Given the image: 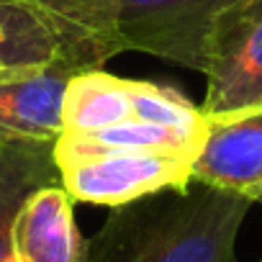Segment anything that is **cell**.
I'll use <instances>...</instances> for the list:
<instances>
[{
	"label": "cell",
	"mask_w": 262,
	"mask_h": 262,
	"mask_svg": "<svg viewBox=\"0 0 262 262\" xmlns=\"http://www.w3.org/2000/svg\"><path fill=\"white\" fill-rule=\"evenodd\" d=\"M254 201L193 180L111 208L88 239V262H236L239 226Z\"/></svg>",
	"instance_id": "6da1fadb"
},
{
	"label": "cell",
	"mask_w": 262,
	"mask_h": 262,
	"mask_svg": "<svg viewBox=\"0 0 262 262\" xmlns=\"http://www.w3.org/2000/svg\"><path fill=\"white\" fill-rule=\"evenodd\" d=\"M201 72L206 98L198 105L211 118L262 108V0H239L211 24Z\"/></svg>",
	"instance_id": "7a4b0ae2"
},
{
	"label": "cell",
	"mask_w": 262,
	"mask_h": 262,
	"mask_svg": "<svg viewBox=\"0 0 262 262\" xmlns=\"http://www.w3.org/2000/svg\"><path fill=\"white\" fill-rule=\"evenodd\" d=\"M54 160L70 198L90 206L116 208L160 190H185L193 183V157L170 152H103Z\"/></svg>",
	"instance_id": "3957f363"
},
{
	"label": "cell",
	"mask_w": 262,
	"mask_h": 262,
	"mask_svg": "<svg viewBox=\"0 0 262 262\" xmlns=\"http://www.w3.org/2000/svg\"><path fill=\"white\" fill-rule=\"evenodd\" d=\"M239 0H116L121 52H144L201 72L211 24Z\"/></svg>",
	"instance_id": "277c9868"
},
{
	"label": "cell",
	"mask_w": 262,
	"mask_h": 262,
	"mask_svg": "<svg viewBox=\"0 0 262 262\" xmlns=\"http://www.w3.org/2000/svg\"><path fill=\"white\" fill-rule=\"evenodd\" d=\"M64 62L0 77V142H57L70 80Z\"/></svg>",
	"instance_id": "5b68a950"
},
{
	"label": "cell",
	"mask_w": 262,
	"mask_h": 262,
	"mask_svg": "<svg viewBox=\"0 0 262 262\" xmlns=\"http://www.w3.org/2000/svg\"><path fill=\"white\" fill-rule=\"evenodd\" d=\"M193 180L252 201L262 193V108L208 121L206 142L193 160Z\"/></svg>",
	"instance_id": "8992f818"
},
{
	"label": "cell",
	"mask_w": 262,
	"mask_h": 262,
	"mask_svg": "<svg viewBox=\"0 0 262 262\" xmlns=\"http://www.w3.org/2000/svg\"><path fill=\"white\" fill-rule=\"evenodd\" d=\"M75 201L62 185L34 190L13 224L18 262H88V239L75 224Z\"/></svg>",
	"instance_id": "52a82bcc"
},
{
	"label": "cell",
	"mask_w": 262,
	"mask_h": 262,
	"mask_svg": "<svg viewBox=\"0 0 262 262\" xmlns=\"http://www.w3.org/2000/svg\"><path fill=\"white\" fill-rule=\"evenodd\" d=\"M36 11L59 41L75 70H100L121 54L116 34V0H21Z\"/></svg>",
	"instance_id": "ba28073f"
},
{
	"label": "cell",
	"mask_w": 262,
	"mask_h": 262,
	"mask_svg": "<svg viewBox=\"0 0 262 262\" xmlns=\"http://www.w3.org/2000/svg\"><path fill=\"white\" fill-rule=\"evenodd\" d=\"M47 185H62L54 142H0V262L13 254V224L24 201Z\"/></svg>",
	"instance_id": "9c48e42d"
},
{
	"label": "cell",
	"mask_w": 262,
	"mask_h": 262,
	"mask_svg": "<svg viewBox=\"0 0 262 262\" xmlns=\"http://www.w3.org/2000/svg\"><path fill=\"white\" fill-rule=\"evenodd\" d=\"M131 118V80L116 77L103 67L82 70L70 80L62 108V134H90Z\"/></svg>",
	"instance_id": "30bf717a"
},
{
	"label": "cell",
	"mask_w": 262,
	"mask_h": 262,
	"mask_svg": "<svg viewBox=\"0 0 262 262\" xmlns=\"http://www.w3.org/2000/svg\"><path fill=\"white\" fill-rule=\"evenodd\" d=\"M54 62L64 57L44 18L21 0H0V77Z\"/></svg>",
	"instance_id": "8fae6325"
},
{
	"label": "cell",
	"mask_w": 262,
	"mask_h": 262,
	"mask_svg": "<svg viewBox=\"0 0 262 262\" xmlns=\"http://www.w3.org/2000/svg\"><path fill=\"white\" fill-rule=\"evenodd\" d=\"M131 108H134V121L160 123L188 139L201 144L206 142L208 118L198 105H193L172 88H160L147 80H131Z\"/></svg>",
	"instance_id": "7c38bea8"
},
{
	"label": "cell",
	"mask_w": 262,
	"mask_h": 262,
	"mask_svg": "<svg viewBox=\"0 0 262 262\" xmlns=\"http://www.w3.org/2000/svg\"><path fill=\"white\" fill-rule=\"evenodd\" d=\"M254 203H259V206H262V193H259V195L254 198Z\"/></svg>",
	"instance_id": "4fadbf2b"
},
{
	"label": "cell",
	"mask_w": 262,
	"mask_h": 262,
	"mask_svg": "<svg viewBox=\"0 0 262 262\" xmlns=\"http://www.w3.org/2000/svg\"><path fill=\"white\" fill-rule=\"evenodd\" d=\"M259 262H262V259H259Z\"/></svg>",
	"instance_id": "5bb4252c"
}]
</instances>
